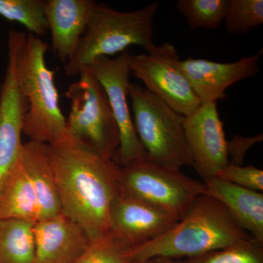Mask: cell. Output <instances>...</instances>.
Listing matches in <instances>:
<instances>
[{
    "instance_id": "cb8c5ba5",
    "label": "cell",
    "mask_w": 263,
    "mask_h": 263,
    "mask_svg": "<svg viewBox=\"0 0 263 263\" xmlns=\"http://www.w3.org/2000/svg\"><path fill=\"white\" fill-rule=\"evenodd\" d=\"M224 25L230 34H242L263 23L262 0H229Z\"/></svg>"
},
{
    "instance_id": "7402d4cb",
    "label": "cell",
    "mask_w": 263,
    "mask_h": 263,
    "mask_svg": "<svg viewBox=\"0 0 263 263\" xmlns=\"http://www.w3.org/2000/svg\"><path fill=\"white\" fill-rule=\"evenodd\" d=\"M135 247L109 231L91 240L87 250L74 263H136Z\"/></svg>"
},
{
    "instance_id": "ffe728a7",
    "label": "cell",
    "mask_w": 263,
    "mask_h": 263,
    "mask_svg": "<svg viewBox=\"0 0 263 263\" xmlns=\"http://www.w3.org/2000/svg\"><path fill=\"white\" fill-rule=\"evenodd\" d=\"M45 0H0V16L22 24L37 37L48 31L45 16Z\"/></svg>"
},
{
    "instance_id": "e0dca14e",
    "label": "cell",
    "mask_w": 263,
    "mask_h": 263,
    "mask_svg": "<svg viewBox=\"0 0 263 263\" xmlns=\"http://www.w3.org/2000/svg\"><path fill=\"white\" fill-rule=\"evenodd\" d=\"M3 219L33 223L42 219L35 191L21 157L0 185V220Z\"/></svg>"
},
{
    "instance_id": "9a60e30c",
    "label": "cell",
    "mask_w": 263,
    "mask_h": 263,
    "mask_svg": "<svg viewBox=\"0 0 263 263\" xmlns=\"http://www.w3.org/2000/svg\"><path fill=\"white\" fill-rule=\"evenodd\" d=\"M96 4L91 0H47L45 16L51 34V48L65 65L75 54Z\"/></svg>"
},
{
    "instance_id": "44dd1931",
    "label": "cell",
    "mask_w": 263,
    "mask_h": 263,
    "mask_svg": "<svg viewBox=\"0 0 263 263\" xmlns=\"http://www.w3.org/2000/svg\"><path fill=\"white\" fill-rule=\"evenodd\" d=\"M229 0H179L176 8L192 29H215L224 22Z\"/></svg>"
},
{
    "instance_id": "2e32d148",
    "label": "cell",
    "mask_w": 263,
    "mask_h": 263,
    "mask_svg": "<svg viewBox=\"0 0 263 263\" xmlns=\"http://www.w3.org/2000/svg\"><path fill=\"white\" fill-rule=\"evenodd\" d=\"M205 195L222 202L243 229L263 243V194L219 179L204 181Z\"/></svg>"
},
{
    "instance_id": "ac0fdd59",
    "label": "cell",
    "mask_w": 263,
    "mask_h": 263,
    "mask_svg": "<svg viewBox=\"0 0 263 263\" xmlns=\"http://www.w3.org/2000/svg\"><path fill=\"white\" fill-rule=\"evenodd\" d=\"M21 159L35 191L42 219L62 212L47 144L29 141L24 143Z\"/></svg>"
},
{
    "instance_id": "d6986e66",
    "label": "cell",
    "mask_w": 263,
    "mask_h": 263,
    "mask_svg": "<svg viewBox=\"0 0 263 263\" xmlns=\"http://www.w3.org/2000/svg\"><path fill=\"white\" fill-rule=\"evenodd\" d=\"M34 223L0 220V263H34Z\"/></svg>"
},
{
    "instance_id": "7a4b0ae2",
    "label": "cell",
    "mask_w": 263,
    "mask_h": 263,
    "mask_svg": "<svg viewBox=\"0 0 263 263\" xmlns=\"http://www.w3.org/2000/svg\"><path fill=\"white\" fill-rule=\"evenodd\" d=\"M47 43L32 33L10 29L8 55L12 58L15 81L27 99L23 133L30 141L51 144L66 134V117L60 105L55 84L56 71L46 65Z\"/></svg>"
},
{
    "instance_id": "484cf974",
    "label": "cell",
    "mask_w": 263,
    "mask_h": 263,
    "mask_svg": "<svg viewBox=\"0 0 263 263\" xmlns=\"http://www.w3.org/2000/svg\"><path fill=\"white\" fill-rule=\"evenodd\" d=\"M263 140L262 134L252 137H242L235 135L228 141L229 163L233 165H243L246 155L249 150Z\"/></svg>"
},
{
    "instance_id": "5b68a950",
    "label": "cell",
    "mask_w": 263,
    "mask_h": 263,
    "mask_svg": "<svg viewBox=\"0 0 263 263\" xmlns=\"http://www.w3.org/2000/svg\"><path fill=\"white\" fill-rule=\"evenodd\" d=\"M127 94L133 124L147 160L172 168L193 167L185 137L184 116L139 85L130 83Z\"/></svg>"
},
{
    "instance_id": "d4e9b609",
    "label": "cell",
    "mask_w": 263,
    "mask_h": 263,
    "mask_svg": "<svg viewBox=\"0 0 263 263\" xmlns=\"http://www.w3.org/2000/svg\"><path fill=\"white\" fill-rule=\"evenodd\" d=\"M216 178L254 191H263L262 170L254 166H236L228 163L218 173Z\"/></svg>"
},
{
    "instance_id": "8992f818",
    "label": "cell",
    "mask_w": 263,
    "mask_h": 263,
    "mask_svg": "<svg viewBox=\"0 0 263 263\" xmlns=\"http://www.w3.org/2000/svg\"><path fill=\"white\" fill-rule=\"evenodd\" d=\"M79 76L66 92L70 101L66 133L104 158L114 160L120 136L108 97L87 68Z\"/></svg>"
},
{
    "instance_id": "30bf717a",
    "label": "cell",
    "mask_w": 263,
    "mask_h": 263,
    "mask_svg": "<svg viewBox=\"0 0 263 263\" xmlns=\"http://www.w3.org/2000/svg\"><path fill=\"white\" fill-rule=\"evenodd\" d=\"M184 132L194 168L203 182L216 178L229 163L228 141L216 103L201 104L185 117Z\"/></svg>"
},
{
    "instance_id": "3957f363",
    "label": "cell",
    "mask_w": 263,
    "mask_h": 263,
    "mask_svg": "<svg viewBox=\"0 0 263 263\" xmlns=\"http://www.w3.org/2000/svg\"><path fill=\"white\" fill-rule=\"evenodd\" d=\"M251 237L222 202L204 194L172 229L135 247L133 257L136 263L155 257L193 258Z\"/></svg>"
},
{
    "instance_id": "52a82bcc",
    "label": "cell",
    "mask_w": 263,
    "mask_h": 263,
    "mask_svg": "<svg viewBox=\"0 0 263 263\" xmlns=\"http://www.w3.org/2000/svg\"><path fill=\"white\" fill-rule=\"evenodd\" d=\"M120 190L144 200L179 221L205 194V185L179 169L151 161H133L120 167Z\"/></svg>"
},
{
    "instance_id": "5bb4252c",
    "label": "cell",
    "mask_w": 263,
    "mask_h": 263,
    "mask_svg": "<svg viewBox=\"0 0 263 263\" xmlns=\"http://www.w3.org/2000/svg\"><path fill=\"white\" fill-rule=\"evenodd\" d=\"M27 109V99L17 86L13 60L8 55L4 80L0 85V185L22 153Z\"/></svg>"
},
{
    "instance_id": "ba28073f",
    "label": "cell",
    "mask_w": 263,
    "mask_h": 263,
    "mask_svg": "<svg viewBox=\"0 0 263 263\" xmlns=\"http://www.w3.org/2000/svg\"><path fill=\"white\" fill-rule=\"evenodd\" d=\"M177 50L171 43L154 46L146 54L128 57L130 73L146 89L178 113L187 117L201 102L181 68Z\"/></svg>"
},
{
    "instance_id": "603a6c76",
    "label": "cell",
    "mask_w": 263,
    "mask_h": 263,
    "mask_svg": "<svg viewBox=\"0 0 263 263\" xmlns=\"http://www.w3.org/2000/svg\"><path fill=\"white\" fill-rule=\"evenodd\" d=\"M185 263H263V243L251 237L235 245L186 259Z\"/></svg>"
},
{
    "instance_id": "8fae6325",
    "label": "cell",
    "mask_w": 263,
    "mask_h": 263,
    "mask_svg": "<svg viewBox=\"0 0 263 263\" xmlns=\"http://www.w3.org/2000/svg\"><path fill=\"white\" fill-rule=\"evenodd\" d=\"M110 231L133 247L159 238L177 220L158 208L120 190L110 209Z\"/></svg>"
},
{
    "instance_id": "4316f807",
    "label": "cell",
    "mask_w": 263,
    "mask_h": 263,
    "mask_svg": "<svg viewBox=\"0 0 263 263\" xmlns=\"http://www.w3.org/2000/svg\"><path fill=\"white\" fill-rule=\"evenodd\" d=\"M141 263H185L184 261L178 259L170 258V257H155L143 261Z\"/></svg>"
},
{
    "instance_id": "9c48e42d",
    "label": "cell",
    "mask_w": 263,
    "mask_h": 263,
    "mask_svg": "<svg viewBox=\"0 0 263 263\" xmlns=\"http://www.w3.org/2000/svg\"><path fill=\"white\" fill-rule=\"evenodd\" d=\"M127 50L115 58L99 57L86 68L98 79L108 97L110 108L117 122L120 145L114 161L122 167L133 161L146 159V152L137 136L128 104V87L130 84Z\"/></svg>"
},
{
    "instance_id": "277c9868",
    "label": "cell",
    "mask_w": 263,
    "mask_h": 263,
    "mask_svg": "<svg viewBox=\"0 0 263 263\" xmlns=\"http://www.w3.org/2000/svg\"><path fill=\"white\" fill-rule=\"evenodd\" d=\"M159 6L156 1L140 10L121 12L96 3L75 54L64 65L65 75L79 76L97 57L122 53L133 45L149 51L155 46L153 24Z\"/></svg>"
},
{
    "instance_id": "4fadbf2b",
    "label": "cell",
    "mask_w": 263,
    "mask_h": 263,
    "mask_svg": "<svg viewBox=\"0 0 263 263\" xmlns=\"http://www.w3.org/2000/svg\"><path fill=\"white\" fill-rule=\"evenodd\" d=\"M33 235L34 263H74L91 242L86 230L63 212L34 223Z\"/></svg>"
},
{
    "instance_id": "7c38bea8",
    "label": "cell",
    "mask_w": 263,
    "mask_h": 263,
    "mask_svg": "<svg viewBox=\"0 0 263 263\" xmlns=\"http://www.w3.org/2000/svg\"><path fill=\"white\" fill-rule=\"evenodd\" d=\"M262 53L261 48L253 55L229 63L190 57L181 60V66L201 104L216 103L227 98L230 86L258 73Z\"/></svg>"
},
{
    "instance_id": "6da1fadb",
    "label": "cell",
    "mask_w": 263,
    "mask_h": 263,
    "mask_svg": "<svg viewBox=\"0 0 263 263\" xmlns=\"http://www.w3.org/2000/svg\"><path fill=\"white\" fill-rule=\"evenodd\" d=\"M62 212L91 240L110 231V209L120 191V166L68 136L47 144Z\"/></svg>"
}]
</instances>
